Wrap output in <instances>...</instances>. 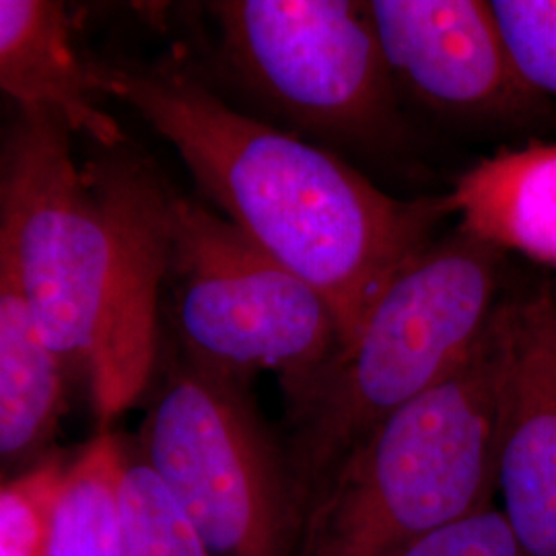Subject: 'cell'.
<instances>
[{
    "mask_svg": "<svg viewBox=\"0 0 556 556\" xmlns=\"http://www.w3.org/2000/svg\"><path fill=\"white\" fill-rule=\"evenodd\" d=\"M119 521L128 556H211L190 517L135 447L124 450Z\"/></svg>",
    "mask_w": 556,
    "mask_h": 556,
    "instance_id": "obj_14",
    "label": "cell"
},
{
    "mask_svg": "<svg viewBox=\"0 0 556 556\" xmlns=\"http://www.w3.org/2000/svg\"><path fill=\"white\" fill-rule=\"evenodd\" d=\"M497 491L526 556H556V291L507 301Z\"/></svg>",
    "mask_w": 556,
    "mask_h": 556,
    "instance_id": "obj_9",
    "label": "cell"
},
{
    "mask_svg": "<svg viewBox=\"0 0 556 556\" xmlns=\"http://www.w3.org/2000/svg\"><path fill=\"white\" fill-rule=\"evenodd\" d=\"M498 277L501 252L457 227L394 278L355 344L287 402V456L301 511L379 422L450 378L475 351L497 312Z\"/></svg>",
    "mask_w": 556,
    "mask_h": 556,
    "instance_id": "obj_4",
    "label": "cell"
},
{
    "mask_svg": "<svg viewBox=\"0 0 556 556\" xmlns=\"http://www.w3.org/2000/svg\"><path fill=\"white\" fill-rule=\"evenodd\" d=\"M135 450L172 491L211 556L298 555V484L248 379L181 355L142 420Z\"/></svg>",
    "mask_w": 556,
    "mask_h": 556,
    "instance_id": "obj_5",
    "label": "cell"
},
{
    "mask_svg": "<svg viewBox=\"0 0 556 556\" xmlns=\"http://www.w3.org/2000/svg\"><path fill=\"white\" fill-rule=\"evenodd\" d=\"M371 20L394 87L459 119L532 118L544 98L517 75L491 2L371 0Z\"/></svg>",
    "mask_w": 556,
    "mask_h": 556,
    "instance_id": "obj_8",
    "label": "cell"
},
{
    "mask_svg": "<svg viewBox=\"0 0 556 556\" xmlns=\"http://www.w3.org/2000/svg\"><path fill=\"white\" fill-rule=\"evenodd\" d=\"M64 363L0 258V472L17 477L46 459L64 413Z\"/></svg>",
    "mask_w": 556,
    "mask_h": 556,
    "instance_id": "obj_12",
    "label": "cell"
},
{
    "mask_svg": "<svg viewBox=\"0 0 556 556\" xmlns=\"http://www.w3.org/2000/svg\"><path fill=\"white\" fill-rule=\"evenodd\" d=\"M445 204L464 233L556 268V140L478 161L457 176Z\"/></svg>",
    "mask_w": 556,
    "mask_h": 556,
    "instance_id": "obj_11",
    "label": "cell"
},
{
    "mask_svg": "<svg viewBox=\"0 0 556 556\" xmlns=\"http://www.w3.org/2000/svg\"><path fill=\"white\" fill-rule=\"evenodd\" d=\"M0 96L40 112L75 137L112 151L128 139L98 101L89 62L75 48L66 9L50 0H0Z\"/></svg>",
    "mask_w": 556,
    "mask_h": 556,
    "instance_id": "obj_10",
    "label": "cell"
},
{
    "mask_svg": "<svg viewBox=\"0 0 556 556\" xmlns=\"http://www.w3.org/2000/svg\"><path fill=\"white\" fill-rule=\"evenodd\" d=\"M66 466L46 457L0 482V556H46Z\"/></svg>",
    "mask_w": 556,
    "mask_h": 556,
    "instance_id": "obj_15",
    "label": "cell"
},
{
    "mask_svg": "<svg viewBox=\"0 0 556 556\" xmlns=\"http://www.w3.org/2000/svg\"><path fill=\"white\" fill-rule=\"evenodd\" d=\"M507 303L475 351L379 422L309 497L295 556H404L495 505Z\"/></svg>",
    "mask_w": 556,
    "mask_h": 556,
    "instance_id": "obj_3",
    "label": "cell"
},
{
    "mask_svg": "<svg viewBox=\"0 0 556 556\" xmlns=\"http://www.w3.org/2000/svg\"><path fill=\"white\" fill-rule=\"evenodd\" d=\"M126 445L101 431L66 466L46 556H128L119 521Z\"/></svg>",
    "mask_w": 556,
    "mask_h": 556,
    "instance_id": "obj_13",
    "label": "cell"
},
{
    "mask_svg": "<svg viewBox=\"0 0 556 556\" xmlns=\"http://www.w3.org/2000/svg\"><path fill=\"white\" fill-rule=\"evenodd\" d=\"M517 75L538 96L556 98V0H491Z\"/></svg>",
    "mask_w": 556,
    "mask_h": 556,
    "instance_id": "obj_16",
    "label": "cell"
},
{
    "mask_svg": "<svg viewBox=\"0 0 556 556\" xmlns=\"http://www.w3.org/2000/svg\"><path fill=\"white\" fill-rule=\"evenodd\" d=\"M73 139L40 112L2 126L0 258L108 431L155 374L176 192L130 142L80 165Z\"/></svg>",
    "mask_w": 556,
    "mask_h": 556,
    "instance_id": "obj_1",
    "label": "cell"
},
{
    "mask_svg": "<svg viewBox=\"0 0 556 556\" xmlns=\"http://www.w3.org/2000/svg\"><path fill=\"white\" fill-rule=\"evenodd\" d=\"M87 62L96 93L139 114L215 211L328 303L338 355L450 215L445 197L396 199L334 153L239 112L179 59Z\"/></svg>",
    "mask_w": 556,
    "mask_h": 556,
    "instance_id": "obj_2",
    "label": "cell"
},
{
    "mask_svg": "<svg viewBox=\"0 0 556 556\" xmlns=\"http://www.w3.org/2000/svg\"><path fill=\"white\" fill-rule=\"evenodd\" d=\"M404 556H526L501 507L462 517L413 546Z\"/></svg>",
    "mask_w": 556,
    "mask_h": 556,
    "instance_id": "obj_17",
    "label": "cell"
},
{
    "mask_svg": "<svg viewBox=\"0 0 556 556\" xmlns=\"http://www.w3.org/2000/svg\"><path fill=\"white\" fill-rule=\"evenodd\" d=\"M167 285L186 357L243 379L273 371L287 402L340 353L319 293L215 208L179 194Z\"/></svg>",
    "mask_w": 556,
    "mask_h": 556,
    "instance_id": "obj_6",
    "label": "cell"
},
{
    "mask_svg": "<svg viewBox=\"0 0 556 556\" xmlns=\"http://www.w3.org/2000/svg\"><path fill=\"white\" fill-rule=\"evenodd\" d=\"M206 11L231 77L301 130L363 147L394 137L396 87L369 2L217 0Z\"/></svg>",
    "mask_w": 556,
    "mask_h": 556,
    "instance_id": "obj_7",
    "label": "cell"
}]
</instances>
